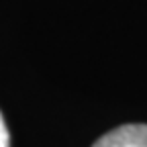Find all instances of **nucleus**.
<instances>
[{
    "label": "nucleus",
    "mask_w": 147,
    "mask_h": 147,
    "mask_svg": "<svg viewBox=\"0 0 147 147\" xmlns=\"http://www.w3.org/2000/svg\"><path fill=\"white\" fill-rule=\"evenodd\" d=\"M92 147H147V125H121L102 135Z\"/></svg>",
    "instance_id": "obj_1"
},
{
    "label": "nucleus",
    "mask_w": 147,
    "mask_h": 147,
    "mask_svg": "<svg viewBox=\"0 0 147 147\" xmlns=\"http://www.w3.org/2000/svg\"><path fill=\"white\" fill-rule=\"evenodd\" d=\"M0 147H10V133L6 129V123H4V117L0 113Z\"/></svg>",
    "instance_id": "obj_2"
}]
</instances>
